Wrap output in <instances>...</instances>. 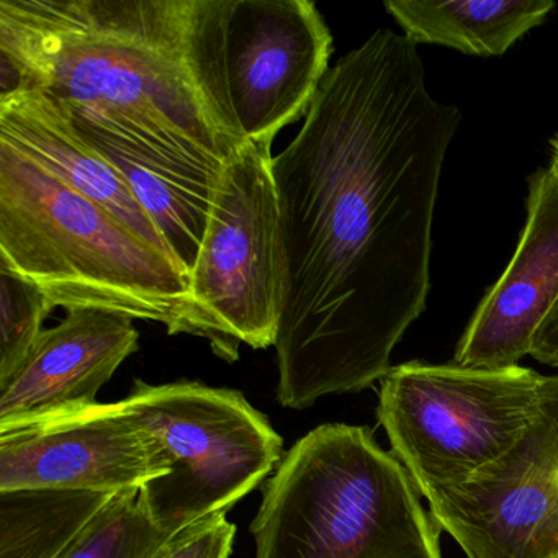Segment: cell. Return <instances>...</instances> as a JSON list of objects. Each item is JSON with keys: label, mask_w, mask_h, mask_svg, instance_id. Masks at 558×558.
Wrapping results in <instances>:
<instances>
[{"label": "cell", "mask_w": 558, "mask_h": 558, "mask_svg": "<svg viewBox=\"0 0 558 558\" xmlns=\"http://www.w3.org/2000/svg\"><path fill=\"white\" fill-rule=\"evenodd\" d=\"M0 259L68 312L120 313L202 338L191 277L168 254L2 142Z\"/></svg>", "instance_id": "obj_3"}, {"label": "cell", "mask_w": 558, "mask_h": 558, "mask_svg": "<svg viewBox=\"0 0 558 558\" xmlns=\"http://www.w3.org/2000/svg\"><path fill=\"white\" fill-rule=\"evenodd\" d=\"M189 0H0V104L47 90L74 112L221 168L234 145L187 57Z\"/></svg>", "instance_id": "obj_2"}, {"label": "cell", "mask_w": 558, "mask_h": 558, "mask_svg": "<svg viewBox=\"0 0 558 558\" xmlns=\"http://www.w3.org/2000/svg\"><path fill=\"white\" fill-rule=\"evenodd\" d=\"M544 375L411 361L380 380L378 423L421 496L505 456L531 423Z\"/></svg>", "instance_id": "obj_7"}, {"label": "cell", "mask_w": 558, "mask_h": 558, "mask_svg": "<svg viewBox=\"0 0 558 558\" xmlns=\"http://www.w3.org/2000/svg\"><path fill=\"white\" fill-rule=\"evenodd\" d=\"M384 5L416 47L439 45L478 58L502 57L557 8L554 0H385Z\"/></svg>", "instance_id": "obj_15"}, {"label": "cell", "mask_w": 558, "mask_h": 558, "mask_svg": "<svg viewBox=\"0 0 558 558\" xmlns=\"http://www.w3.org/2000/svg\"><path fill=\"white\" fill-rule=\"evenodd\" d=\"M440 532L400 460L341 423L293 444L251 524L256 558H442Z\"/></svg>", "instance_id": "obj_4"}, {"label": "cell", "mask_w": 558, "mask_h": 558, "mask_svg": "<svg viewBox=\"0 0 558 558\" xmlns=\"http://www.w3.org/2000/svg\"><path fill=\"white\" fill-rule=\"evenodd\" d=\"M133 318L73 310L45 329L21 371L0 385V434L47 423L99 403L100 388L138 351Z\"/></svg>", "instance_id": "obj_12"}, {"label": "cell", "mask_w": 558, "mask_h": 558, "mask_svg": "<svg viewBox=\"0 0 558 558\" xmlns=\"http://www.w3.org/2000/svg\"><path fill=\"white\" fill-rule=\"evenodd\" d=\"M119 403L161 450L168 473L146 483L140 499L168 534L230 511L282 462V437L241 391L136 380Z\"/></svg>", "instance_id": "obj_6"}, {"label": "cell", "mask_w": 558, "mask_h": 558, "mask_svg": "<svg viewBox=\"0 0 558 558\" xmlns=\"http://www.w3.org/2000/svg\"><path fill=\"white\" fill-rule=\"evenodd\" d=\"M460 123L456 106L430 96L416 45L377 31L329 70L272 159L283 408L365 390L390 372L427 306L434 211Z\"/></svg>", "instance_id": "obj_1"}, {"label": "cell", "mask_w": 558, "mask_h": 558, "mask_svg": "<svg viewBox=\"0 0 558 558\" xmlns=\"http://www.w3.org/2000/svg\"><path fill=\"white\" fill-rule=\"evenodd\" d=\"M551 153H555V155H558V136H555L554 140H551Z\"/></svg>", "instance_id": "obj_21"}, {"label": "cell", "mask_w": 558, "mask_h": 558, "mask_svg": "<svg viewBox=\"0 0 558 558\" xmlns=\"http://www.w3.org/2000/svg\"><path fill=\"white\" fill-rule=\"evenodd\" d=\"M168 473L156 440L117 403L0 434V492H140Z\"/></svg>", "instance_id": "obj_10"}, {"label": "cell", "mask_w": 558, "mask_h": 558, "mask_svg": "<svg viewBox=\"0 0 558 558\" xmlns=\"http://www.w3.org/2000/svg\"><path fill=\"white\" fill-rule=\"evenodd\" d=\"M558 300V155L529 179L527 218L514 256L476 306L453 364L508 368L531 354L532 339Z\"/></svg>", "instance_id": "obj_11"}, {"label": "cell", "mask_w": 558, "mask_h": 558, "mask_svg": "<svg viewBox=\"0 0 558 558\" xmlns=\"http://www.w3.org/2000/svg\"><path fill=\"white\" fill-rule=\"evenodd\" d=\"M110 498L70 489L0 492V558H57Z\"/></svg>", "instance_id": "obj_16"}, {"label": "cell", "mask_w": 558, "mask_h": 558, "mask_svg": "<svg viewBox=\"0 0 558 558\" xmlns=\"http://www.w3.org/2000/svg\"><path fill=\"white\" fill-rule=\"evenodd\" d=\"M269 146L244 143L225 161L191 274L202 338L218 357L276 344L282 310L279 198Z\"/></svg>", "instance_id": "obj_8"}, {"label": "cell", "mask_w": 558, "mask_h": 558, "mask_svg": "<svg viewBox=\"0 0 558 558\" xmlns=\"http://www.w3.org/2000/svg\"><path fill=\"white\" fill-rule=\"evenodd\" d=\"M331 53V31L310 0H189V64L234 145L272 148L306 117Z\"/></svg>", "instance_id": "obj_5"}, {"label": "cell", "mask_w": 558, "mask_h": 558, "mask_svg": "<svg viewBox=\"0 0 558 558\" xmlns=\"http://www.w3.org/2000/svg\"><path fill=\"white\" fill-rule=\"evenodd\" d=\"M234 537L236 525L217 512L172 534L151 558H230Z\"/></svg>", "instance_id": "obj_19"}, {"label": "cell", "mask_w": 558, "mask_h": 558, "mask_svg": "<svg viewBox=\"0 0 558 558\" xmlns=\"http://www.w3.org/2000/svg\"><path fill=\"white\" fill-rule=\"evenodd\" d=\"M169 537L146 511L140 492L119 493L57 558H151Z\"/></svg>", "instance_id": "obj_17"}, {"label": "cell", "mask_w": 558, "mask_h": 558, "mask_svg": "<svg viewBox=\"0 0 558 558\" xmlns=\"http://www.w3.org/2000/svg\"><path fill=\"white\" fill-rule=\"evenodd\" d=\"M529 355L541 364L558 367V300L535 332Z\"/></svg>", "instance_id": "obj_20"}, {"label": "cell", "mask_w": 558, "mask_h": 558, "mask_svg": "<svg viewBox=\"0 0 558 558\" xmlns=\"http://www.w3.org/2000/svg\"><path fill=\"white\" fill-rule=\"evenodd\" d=\"M0 142L8 143L74 191L112 211L143 240L174 260L158 228L122 174L81 138L63 100L47 90H37L0 104Z\"/></svg>", "instance_id": "obj_14"}, {"label": "cell", "mask_w": 558, "mask_h": 558, "mask_svg": "<svg viewBox=\"0 0 558 558\" xmlns=\"http://www.w3.org/2000/svg\"><path fill=\"white\" fill-rule=\"evenodd\" d=\"M424 498L466 558H558V374L505 456Z\"/></svg>", "instance_id": "obj_9"}, {"label": "cell", "mask_w": 558, "mask_h": 558, "mask_svg": "<svg viewBox=\"0 0 558 558\" xmlns=\"http://www.w3.org/2000/svg\"><path fill=\"white\" fill-rule=\"evenodd\" d=\"M68 110L81 138L122 174L175 263L191 277L223 166L217 168L166 151L70 107Z\"/></svg>", "instance_id": "obj_13"}, {"label": "cell", "mask_w": 558, "mask_h": 558, "mask_svg": "<svg viewBox=\"0 0 558 558\" xmlns=\"http://www.w3.org/2000/svg\"><path fill=\"white\" fill-rule=\"evenodd\" d=\"M54 308L37 283L0 259V385L21 371Z\"/></svg>", "instance_id": "obj_18"}]
</instances>
